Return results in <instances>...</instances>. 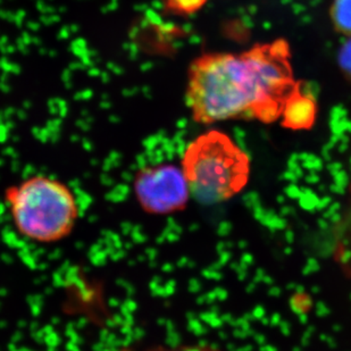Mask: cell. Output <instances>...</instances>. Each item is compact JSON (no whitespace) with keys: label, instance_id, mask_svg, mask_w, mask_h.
Segmentation results:
<instances>
[{"label":"cell","instance_id":"4","mask_svg":"<svg viewBox=\"0 0 351 351\" xmlns=\"http://www.w3.org/2000/svg\"><path fill=\"white\" fill-rule=\"evenodd\" d=\"M252 75V119L271 124L281 117L285 99L295 86L290 46L285 39L258 43L241 53Z\"/></svg>","mask_w":351,"mask_h":351},{"label":"cell","instance_id":"8","mask_svg":"<svg viewBox=\"0 0 351 351\" xmlns=\"http://www.w3.org/2000/svg\"><path fill=\"white\" fill-rule=\"evenodd\" d=\"M208 0H162L164 8L169 13L179 16H189L205 6Z\"/></svg>","mask_w":351,"mask_h":351},{"label":"cell","instance_id":"7","mask_svg":"<svg viewBox=\"0 0 351 351\" xmlns=\"http://www.w3.org/2000/svg\"><path fill=\"white\" fill-rule=\"evenodd\" d=\"M331 19L339 34L351 37V0H335L331 7Z\"/></svg>","mask_w":351,"mask_h":351},{"label":"cell","instance_id":"9","mask_svg":"<svg viewBox=\"0 0 351 351\" xmlns=\"http://www.w3.org/2000/svg\"><path fill=\"white\" fill-rule=\"evenodd\" d=\"M339 65L346 77L351 81V37H349L339 51Z\"/></svg>","mask_w":351,"mask_h":351},{"label":"cell","instance_id":"6","mask_svg":"<svg viewBox=\"0 0 351 351\" xmlns=\"http://www.w3.org/2000/svg\"><path fill=\"white\" fill-rule=\"evenodd\" d=\"M317 105L312 96L302 93V82L295 83L282 110V126L292 131H305L314 126Z\"/></svg>","mask_w":351,"mask_h":351},{"label":"cell","instance_id":"10","mask_svg":"<svg viewBox=\"0 0 351 351\" xmlns=\"http://www.w3.org/2000/svg\"><path fill=\"white\" fill-rule=\"evenodd\" d=\"M148 351H221L219 348H216L214 346L209 345H193V346H181L176 348H156L152 349Z\"/></svg>","mask_w":351,"mask_h":351},{"label":"cell","instance_id":"2","mask_svg":"<svg viewBox=\"0 0 351 351\" xmlns=\"http://www.w3.org/2000/svg\"><path fill=\"white\" fill-rule=\"evenodd\" d=\"M5 202L19 234L37 243L66 239L80 219L73 190L53 176H30L7 188Z\"/></svg>","mask_w":351,"mask_h":351},{"label":"cell","instance_id":"1","mask_svg":"<svg viewBox=\"0 0 351 351\" xmlns=\"http://www.w3.org/2000/svg\"><path fill=\"white\" fill-rule=\"evenodd\" d=\"M186 100L193 119L202 124L252 119L254 88L241 53L198 57L190 66Z\"/></svg>","mask_w":351,"mask_h":351},{"label":"cell","instance_id":"5","mask_svg":"<svg viewBox=\"0 0 351 351\" xmlns=\"http://www.w3.org/2000/svg\"><path fill=\"white\" fill-rule=\"evenodd\" d=\"M133 195L143 212L155 216L182 212L191 199L182 169L173 164L139 169L133 179Z\"/></svg>","mask_w":351,"mask_h":351},{"label":"cell","instance_id":"3","mask_svg":"<svg viewBox=\"0 0 351 351\" xmlns=\"http://www.w3.org/2000/svg\"><path fill=\"white\" fill-rule=\"evenodd\" d=\"M181 169L191 198L205 206L234 198L248 184L252 171L248 154L219 130H209L188 145Z\"/></svg>","mask_w":351,"mask_h":351}]
</instances>
